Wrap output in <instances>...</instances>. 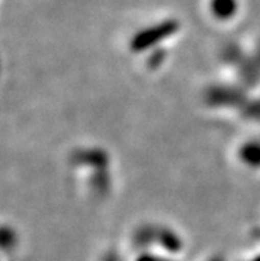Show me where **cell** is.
Masks as SVG:
<instances>
[{"label": "cell", "mask_w": 260, "mask_h": 261, "mask_svg": "<svg viewBox=\"0 0 260 261\" xmlns=\"http://www.w3.org/2000/svg\"><path fill=\"white\" fill-rule=\"evenodd\" d=\"M173 32H174V27L172 24H162V25L154 27L152 30L138 33L133 39V49L137 50V52H141V50H145L148 48H152L155 44L159 43L161 40L170 36Z\"/></svg>", "instance_id": "6da1fadb"}, {"label": "cell", "mask_w": 260, "mask_h": 261, "mask_svg": "<svg viewBox=\"0 0 260 261\" xmlns=\"http://www.w3.org/2000/svg\"><path fill=\"white\" fill-rule=\"evenodd\" d=\"M241 158L244 163L248 166H260V142L254 141V142L246 143L241 150Z\"/></svg>", "instance_id": "7a4b0ae2"}, {"label": "cell", "mask_w": 260, "mask_h": 261, "mask_svg": "<svg viewBox=\"0 0 260 261\" xmlns=\"http://www.w3.org/2000/svg\"><path fill=\"white\" fill-rule=\"evenodd\" d=\"M134 261H175L174 258L166 257V256L157 255V253H152V252H141Z\"/></svg>", "instance_id": "3957f363"}, {"label": "cell", "mask_w": 260, "mask_h": 261, "mask_svg": "<svg viewBox=\"0 0 260 261\" xmlns=\"http://www.w3.org/2000/svg\"><path fill=\"white\" fill-rule=\"evenodd\" d=\"M101 261H122L121 258H120V256L115 253V252H106L105 255L102 256Z\"/></svg>", "instance_id": "277c9868"}, {"label": "cell", "mask_w": 260, "mask_h": 261, "mask_svg": "<svg viewBox=\"0 0 260 261\" xmlns=\"http://www.w3.org/2000/svg\"><path fill=\"white\" fill-rule=\"evenodd\" d=\"M207 261H224V260L222 257H219V256H214V257L208 258Z\"/></svg>", "instance_id": "5b68a950"}, {"label": "cell", "mask_w": 260, "mask_h": 261, "mask_svg": "<svg viewBox=\"0 0 260 261\" xmlns=\"http://www.w3.org/2000/svg\"><path fill=\"white\" fill-rule=\"evenodd\" d=\"M246 261H260V255H256V256H254V257L248 258V260H246Z\"/></svg>", "instance_id": "8992f818"}]
</instances>
